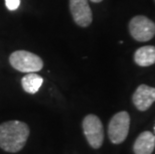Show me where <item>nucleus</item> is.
Listing matches in <instances>:
<instances>
[{"label": "nucleus", "mask_w": 155, "mask_h": 154, "mask_svg": "<svg viewBox=\"0 0 155 154\" xmlns=\"http://www.w3.org/2000/svg\"><path fill=\"white\" fill-rule=\"evenodd\" d=\"M132 101L139 111H146L155 102V87L145 84L139 85L133 94Z\"/></svg>", "instance_id": "7"}, {"label": "nucleus", "mask_w": 155, "mask_h": 154, "mask_svg": "<svg viewBox=\"0 0 155 154\" xmlns=\"http://www.w3.org/2000/svg\"><path fill=\"white\" fill-rule=\"evenodd\" d=\"M9 62L14 69L24 73H33L43 68V61L41 58L26 50L14 51L9 56Z\"/></svg>", "instance_id": "2"}, {"label": "nucleus", "mask_w": 155, "mask_h": 154, "mask_svg": "<svg viewBox=\"0 0 155 154\" xmlns=\"http://www.w3.org/2000/svg\"><path fill=\"white\" fill-rule=\"evenodd\" d=\"M43 83V78L40 75L33 73H27L25 76L22 77L21 84L24 91L30 94H35L40 89L41 85Z\"/></svg>", "instance_id": "10"}, {"label": "nucleus", "mask_w": 155, "mask_h": 154, "mask_svg": "<svg viewBox=\"0 0 155 154\" xmlns=\"http://www.w3.org/2000/svg\"><path fill=\"white\" fill-rule=\"evenodd\" d=\"M90 1H92V2H94V3H98V2H101L102 0H90Z\"/></svg>", "instance_id": "12"}, {"label": "nucleus", "mask_w": 155, "mask_h": 154, "mask_svg": "<svg viewBox=\"0 0 155 154\" xmlns=\"http://www.w3.org/2000/svg\"><path fill=\"white\" fill-rule=\"evenodd\" d=\"M69 8L74 22L81 27H87L92 22V11L88 0H69Z\"/></svg>", "instance_id": "6"}, {"label": "nucleus", "mask_w": 155, "mask_h": 154, "mask_svg": "<svg viewBox=\"0 0 155 154\" xmlns=\"http://www.w3.org/2000/svg\"><path fill=\"white\" fill-rule=\"evenodd\" d=\"M129 32L136 41H149L155 35V23L146 16L137 15L129 22Z\"/></svg>", "instance_id": "5"}, {"label": "nucleus", "mask_w": 155, "mask_h": 154, "mask_svg": "<svg viewBox=\"0 0 155 154\" xmlns=\"http://www.w3.org/2000/svg\"><path fill=\"white\" fill-rule=\"evenodd\" d=\"M5 4L8 10L14 11L20 5V0H5Z\"/></svg>", "instance_id": "11"}, {"label": "nucleus", "mask_w": 155, "mask_h": 154, "mask_svg": "<svg viewBox=\"0 0 155 154\" xmlns=\"http://www.w3.org/2000/svg\"><path fill=\"white\" fill-rule=\"evenodd\" d=\"M155 148V136L150 131H144L135 140L133 150L135 154H151Z\"/></svg>", "instance_id": "8"}, {"label": "nucleus", "mask_w": 155, "mask_h": 154, "mask_svg": "<svg viewBox=\"0 0 155 154\" xmlns=\"http://www.w3.org/2000/svg\"><path fill=\"white\" fill-rule=\"evenodd\" d=\"M82 128L89 145L94 149L100 148L104 139L103 126H102L101 120L94 114H89L83 119Z\"/></svg>", "instance_id": "4"}, {"label": "nucleus", "mask_w": 155, "mask_h": 154, "mask_svg": "<svg viewBox=\"0 0 155 154\" xmlns=\"http://www.w3.org/2000/svg\"><path fill=\"white\" fill-rule=\"evenodd\" d=\"M134 61L142 67L153 65L155 63V46L147 45L138 48L134 53Z\"/></svg>", "instance_id": "9"}, {"label": "nucleus", "mask_w": 155, "mask_h": 154, "mask_svg": "<svg viewBox=\"0 0 155 154\" xmlns=\"http://www.w3.org/2000/svg\"><path fill=\"white\" fill-rule=\"evenodd\" d=\"M130 126V116L126 111H120L112 117L108 125V136L113 144H120L126 139Z\"/></svg>", "instance_id": "3"}, {"label": "nucleus", "mask_w": 155, "mask_h": 154, "mask_svg": "<svg viewBox=\"0 0 155 154\" xmlns=\"http://www.w3.org/2000/svg\"><path fill=\"white\" fill-rule=\"evenodd\" d=\"M29 133L28 125L22 121L11 120L0 124V148L10 153L20 151L27 141Z\"/></svg>", "instance_id": "1"}]
</instances>
